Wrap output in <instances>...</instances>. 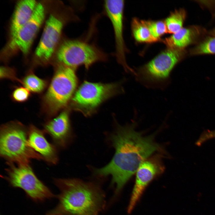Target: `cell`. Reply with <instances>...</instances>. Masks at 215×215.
Here are the masks:
<instances>
[{
    "label": "cell",
    "instance_id": "cell-10",
    "mask_svg": "<svg viewBox=\"0 0 215 215\" xmlns=\"http://www.w3.org/2000/svg\"><path fill=\"white\" fill-rule=\"evenodd\" d=\"M45 10L43 5L38 3L29 21L17 33L11 37L9 46L26 54L30 48L34 38L44 19Z\"/></svg>",
    "mask_w": 215,
    "mask_h": 215
},
{
    "label": "cell",
    "instance_id": "cell-22",
    "mask_svg": "<svg viewBox=\"0 0 215 215\" xmlns=\"http://www.w3.org/2000/svg\"><path fill=\"white\" fill-rule=\"evenodd\" d=\"M30 95V91L25 87H19L15 89L12 93V98L18 102L27 100Z\"/></svg>",
    "mask_w": 215,
    "mask_h": 215
},
{
    "label": "cell",
    "instance_id": "cell-8",
    "mask_svg": "<svg viewBox=\"0 0 215 215\" xmlns=\"http://www.w3.org/2000/svg\"><path fill=\"white\" fill-rule=\"evenodd\" d=\"M7 164V176L4 178L11 186L22 189L29 198L36 202H42L55 197L50 189L37 178L30 164Z\"/></svg>",
    "mask_w": 215,
    "mask_h": 215
},
{
    "label": "cell",
    "instance_id": "cell-16",
    "mask_svg": "<svg viewBox=\"0 0 215 215\" xmlns=\"http://www.w3.org/2000/svg\"><path fill=\"white\" fill-rule=\"evenodd\" d=\"M38 3L33 0H21L18 2L10 25L11 37L15 35L30 19Z\"/></svg>",
    "mask_w": 215,
    "mask_h": 215
},
{
    "label": "cell",
    "instance_id": "cell-12",
    "mask_svg": "<svg viewBox=\"0 0 215 215\" xmlns=\"http://www.w3.org/2000/svg\"><path fill=\"white\" fill-rule=\"evenodd\" d=\"M65 22L53 15L49 16L36 50V55L39 59L46 61L51 58L60 39Z\"/></svg>",
    "mask_w": 215,
    "mask_h": 215
},
{
    "label": "cell",
    "instance_id": "cell-26",
    "mask_svg": "<svg viewBox=\"0 0 215 215\" xmlns=\"http://www.w3.org/2000/svg\"><path fill=\"white\" fill-rule=\"evenodd\" d=\"M211 33L214 36H215V28L211 31Z\"/></svg>",
    "mask_w": 215,
    "mask_h": 215
},
{
    "label": "cell",
    "instance_id": "cell-24",
    "mask_svg": "<svg viewBox=\"0 0 215 215\" xmlns=\"http://www.w3.org/2000/svg\"><path fill=\"white\" fill-rule=\"evenodd\" d=\"M215 138V130H207L203 132L197 140V143L202 145L206 141Z\"/></svg>",
    "mask_w": 215,
    "mask_h": 215
},
{
    "label": "cell",
    "instance_id": "cell-18",
    "mask_svg": "<svg viewBox=\"0 0 215 215\" xmlns=\"http://www.w3.org/2000/svg\"><path fill=\"white\" fill-rule=\"evenodd\" d=\"M186 12L184 8L175 10L165 19L168 32L173 34L180 30L186 17Z\"/></svg>",
    "mask_w": 215,
    "mask_h": 215
},
{
    "label": "cell",
    "instance_id": "cell-14",
    "mask_svg": "<svg viewBox=\"0 0 215 215\" xmlns=\"http://www.w3.org/2000/svg\"><path fill=\"white\" fill-rule=\"evenodd\" d=\"M43 131L52 138L56 146L64 147L70 137L71 129L69 112L66 110L46 123Z\"/></svg>",
    "mask_w": 215,
    "mask_h": 215
},
{
    "label": "cell",
    "instance_id": "cell-9",
    "mask_svg": "<svg viewBox=\"0 0 215 215\" xmlns=\"http://www.w3.org/2000/svg\"><path fill=\"white\" fill-rule=\"evenodd\" d=\"M125 3L124 0H106L104 6L105 12L111 23L114 31L115 56L118 62L125 71L133 74L134 70L128 66L125 59L126 48L123 35V20Z\"/></svg>",
    "mask_w": 215,
    "mask_h": 215
},
{
    "label": "cell",
    "instance_id": "cell-2",
    "mask_svg": "<svg viewBox=\"0 0 215 215\" xmlns=\"http://www.w3.org/2000/svg\"><path fill=\"white\" fill-rule=\"evenodd\" d=\"M60 191L53 210L61 215H99L104 208L105 195L93 183L74 179H55Z\"/></svg>",
    "mask_w": 215,
    "mask_h": 215
},
{
    "label": "cell",
    "instance_id": "cell-7",
    "mask_svg": "<svg viewBox=\"0 0 215 215\" xmlns=\"http://www.w3.org/2000/svg\"><path fill=\"white\" fill-rule=\"evenodd\" d=\"M60 64L75 69L84 65L87 69L94 63L106 60V55L94 44L80 39L64 41L56 54Z\"/></svg>",
    "mask_w": 215,
    "mask_h": 215
},
{
    "label": "cell",
    "instance_id": "cell-17",
    "mask_svg": "<svg viewBox=\"0 0 215 215\" xmlns=\"http://www.w3.org/2000/svg\"><path fill=\"white\" fill-rule=\"evenodd\" d=\"M131 29L133 37L138 42L151 43L160 41L152 36L145 20L133 18L131 21Z\"/></svg>",
    "mask_w": 215,
    "mask_h": 215
},
{
    "label": "cell",
    "instance_id": "cell-13",
    "mask_svg": "<svg viewBox=\"0 0 215 215\" xmlns=\"http://www.w3.org/2000/svg\"><path fill=\"white\" fill-rule=\"evenodd\" d=\"M43 130L33 125L28 128V142L29 146L50 165H56L58 157L56 146L50 143L45 138Z\"/></svg>",
    "mask_w": 215,
    "mask_h": 215
},
{
    "label": "cell",
    "instance_id": "cell-15",
    "mask_svg": "<svg viewBox=\"0 0 215 215\" xmlns=\"http://www.w3.org/2000/svg\"><path fill=\"white\" fill-rule=\"evenodd\" d=\"M206 33L205 30L202 27L191 26L182 27L170 36L161 41L167 48L185 49L186 47L196 42Z\"/></svg>",
    "mask_w": 215,
    "mask_h": 215
},
{
    "label": "cell",
    "instance_id": "cell-3",
    "mask_svg": "<svg viewBox=\"0 0 215 215\" xmlns=\"http://www.w3.org/2000/svg\"><path fill=\"white\" fill-rule=\"evenodd\" d=\"M186 53L185 49L167 48L134 70V75L137 81L146 87L164 88L170 82L173 69Z\"/></svg>",
    "mask_w": 215,
    "mask_h": 215
},
{
    "label": "cell",
    "instance_id": "cell-6",
    "mask_svg": "<svg viewBox=\"0 0 215 215\" xmlns=\"http://www.w3.org/2000/svg\"><path fill=\"white\" fill-rule=\"evenodd\" d=\"M75 69L60 64L43 98L47 114L53 116L67 105L75 90L77 79Z\"/></svg>",
    "mask_w": 215,
    "mask_h": 215
},
{
    "label": "cell",
    "instance_id": "cell-11",
    "mask_svg": "<svg viewBox=\"0 0 215 215\" xmlns=\"http://www.w3.org/2000/svg\"><path fill=\"white\" fill-rule=\"evenodd\" d=\"M164 167L156 158L147 159L136 171L135 182L128 207L130 213L139 199L145 188L157 176L163 172Z\"/></svg>",
    "mask_w": 215,
    "mask_h": 215
},
{
    "label": "cell",
    "instance_id": "cell-20",
    "mask_svg": "<svg viewBox=\"0 0 215 215\" xmlns=\"http://www.w3.org/2000/svg\"><path fill=\"white\" fill-rule=\"evenodd\" d=\"M191 55L215 54V36L208 37L191 49Z\"/></svg>",
    "mask_w": 215,
    "mask_h": 215
},
{
    "label": "cell",
    "instance_id": "cell-19",
    "mask_svg": "<svg viewBox=\"0 0 215 215\" xmlns=\"http://www.w3.org/2000/svg\"><path fill=\"white\" fill-rule=\"evenodd\" d=\"M21 83L30 91L36 93L42 92L47 85L45 80L32 73L27 75L22 81Z\"/></svg>",
    "mask_w": 215,
    "mask_h": 215
},
{
    "label": "cell",
    "instance_id": "cell-25",
    "mask_svg": "<svg viewBox=\"0 0 215 215\" xmlns=\"http://www.w3.org/2000/svg\"><path fill=\"white\" fill-rule=\"evenodd\" d=\"M46 215H61L60 214L56 213L53 210H51L47 213Z\"/></svg>",
    "mask_w": 215,
    "mask_h": 215
},
{
    "label": "cell",
    "instance_id": "cell-21",
    "mask_svg": "<svg viewBox=\"0 0 215 215\" xmlns=\"http://www.w3.org/2000/svg\"><path fill=\"white\" fill-rule=\"evenodd\" d=\"M145 22L152 36L160 41L161 37L168 33L165 21L148 20Z\"/></svg>",
    "mask_w": 215,
    "mask_h": 215
},
{
    "label": "cell",
    "instance_id": "cell-23",
    "mask_svg": "<svg viewBox=\"0 0 215 215\" xmlns=\"http://www.w3.org/2000/svg\"><path fill=\"white\" fill-rule=\"evenodd\" d=\"M0 77L2 79H9L12 80H17L21 82L16 77L14 71L12 69L5 67L0 68Z\"/></svg>",
    "mask_w": 215,
    "mask_h": 215
},
{
    "label": "cell",
    "instance_id": "cell-5",
    "mask_svg": "<svg viewBox=\"0 0 215 215\" xmlns=\"http://www.w3.org/2000/svg\"><path fill=\"white\" fill-rule=\"evenodd\" d=\"M123 92L120 82L105 84L85 81L72 97L70 107L72 110L89 116L105 100Z\"/></svg>",
    "mask_w": 215,
    "mask_h": 215
},
{
    "label": "cell",
    "instance_id": "cell-4",
    "mask_svg": "<svg viewBox=\"0 0 215 215\" xmlns=\"http://www.w3.org/2000/svg\"><path fill=\"white\" fill-rule=\"evenodd\" d=\"M28 135V128L19 122H10L1 126L0 155L7 163L28 165L32 159H42L29 146Z\"/></svg>",
    "mask_w": 215,
    "mask_h": 215
},
{
    "label": "cell",
    "instance_id": "cell-1",
    "mask_svg": "<svg viewBox=\"0 0 215 215\" xmlns=\"http://www.w3.org/2000/svg\"><path fill=\"white\" fill-rule=\"evenodd\" d=\"M135 124L119 126L111 136L115 149L110 162L103 168L95 169V174L101 176L110 175L112 184L119 193L141 164L160 148L153 135L145 136L134 129Z\"/></svg>",
    "mask_w": 215,
    "mask_h": 215
}]
</instances>
